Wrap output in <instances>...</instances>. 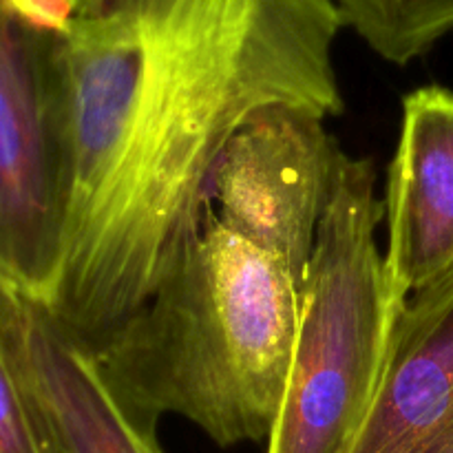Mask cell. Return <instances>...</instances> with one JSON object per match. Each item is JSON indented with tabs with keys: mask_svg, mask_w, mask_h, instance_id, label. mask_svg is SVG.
Wrapping results in <instances>:
<instances>
[{
	"mask_svg": "<svg viewBox=\"0 0 453 453\" xmlns=\"http://www.w3.org/2000/svg\"><path fill=\"white\" fill-rule=\"evenodd\" d=\"M334 0H106L56 34L65 252L49 308L91 345L146 303L203 184L270 106L345 109Z\"/></svg>",
	"mask_w": 453,
	"mask_h": 453,
	"instance_id": "6da1fadb",
	"label": "cell"
},
{
	"mask_svg": "<svg viewBox=\"0 0 453 453\" xmlns=\"http://www.w3.org/2000/svg\"><path fill=\"white\" fill-rule=\"evenodd\" d=\"M303 279L202 212L144 305L96 348L137 420L197 425L219 447L268 441L295 349Z\"/></svg>",
	"mask_w": 453,
	"mask_h": 453,
	"instance_id": "7a4b0ae2",
	"label": "cell"
},
{
	"mask_svg": "<svg viewBox=\"0 0 453 453\" xmlns=\"http://www.w3.org/2000/svg\"><path fill=\"white\" fill-rule=\"evenodd\" d=\"M376 166L341 153L301 281L290 376L268 453H349L380 392L405 301L389 279Z\"/></svg>",
	"mask_w": 453,
	"mask_h": 453,
	"instance_id": "3957f363",
	"label": "cell"
},
{
	"mask_svg": "<svg viewBox=\"0 0 453 453\" xmlns=\"http://www.w3.org/2000/svg\"><path fill=\"white\" fill-rule=\"evenodd\" d=\"M66 224L56 34L0 0V277L49 303Z\"/></svg>",
	"mask_w": 453,
	"mask_h": 453,
	"instance_id": "277c9868",
	"label": "cell"
},
{
	"mask_svg": "<svg viewBox=\"0 0 453 453\" xmlns=\"http://www.w3.org/2000/svg\"><path fill=\"white\" fill-rule=\"evenodd\" d=\"M341 153L321 115L295 106L259 111L217 159L199 215L274 252L303 279Z\"/></svg>",
	"mask_w": 453,
	"mask_h": 453,
	"instance_id": "5b68a950",
	"label": "cell"
},
{
	"mask_svg": "<svg viewBox=\"0 0 453 453\" xmlns=\"http://www.w3.org/2000/svg\"><path fill=\"white\" fill-rule=\"evenodd\" d=\"M0 339L51 453H164L131 414L96 348L44 301L0 277Z\"/></svg>",
	"mask_w": 453,
	"mask_h": 453,
	"instance_id": "8992f818",
	"label": "cell"
},
{
	"mask_svg": "<svg viewBox=\"0 0 453 453\" xmlns=\"http://www.w3.org/2000/svg\"><path fill=\"white\" fill-rule=\"evenodd\" d=\"M389 279L403 301L453 273V91L423 87L403 100L385 188Z\"/></svg>",
	"mask_w": 453,
	"mask_h": 453,
	"instance_id": "52a82bcc",
	"label": "cell"
},
{
	"mask_svg": "<svg viewBox=\"0 0 453 453\" xmlns=\"http://www.w3.org/2000/svg\"><path fill=\"white\" fill-rule=\"evenodd\" d=\"M349 453H453V273L410 296Z\"/></svg>",
	"mask_w": 453,
	"mask_h": 453,
	"instance_id": "ba28073f",
	"label": "cell"
},
{
	"mask_svg": "<svg viewBox=\"0 0 453 453\" xmlns=\"http://www.w3.org/2000/svg\"><path fill=\"white\" fill-rule=\"evenodd\" d=\"M345 27L385 62L407 66L453 34V0H334Z\"/></svg>",
	"mask_w": 453,
	"mask_h": 453,
	"instance_id": "9c48e42d",
	"label": "cell"
},
{
	"mask_svg": "<svg viewBox=\"0 0 453 453\" xmlns=\"http://www.w3.org/2000/svg\"><path fill=\"white\" fill-rule=\"evenodd\" d=\"M0 453H51L0 339Z\"/></svg>",
	"mask_w": 453,
	"mask_h": 453,
	"instance_id": "30bf717a",
	"label": "cell"
},
{
	"mask_svg": "<svg viewBox=\"0 0 453 453\" xmlns=\"http://www.w3.org/2000/svg\"><path fill=\"white\" fill-rule=\"evenodd\" d=\"M22 13L42 29L60 34L71 18L100 7L106 0H13Z\"/></svg>",
	"mask_w": 453,
	"mask_h": 453,
	"instance_id": "8fae6325",
	"label": "cell"
}]
</instances>
